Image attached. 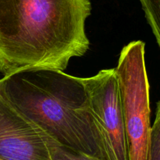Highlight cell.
I'll return each mask as SVG.
<instances>
[{
  "mask_svg": "<svg viewBox=\"0 0 160 160\" xmlns=\"http://www.w3.org/2000/svg\"><path fill=\"white\" fill-rule=\"evenodd\" d=\"M89 0H0V73L64 71L88 51Z\"/></svg>",
  "mask_w": 160,
  "mask_h": 160,
  "instance_id": "obj_1",
  "label": "cell"
},
{
  "mask_svg": "<svg viewBox=\"0 0 160 160\" xmlns=\"http://www.w3.org/2000/svg\"><path fill=\"white\" fill-rule=\"evenodd\" d=\"M0 93L56 142L108 160L82 78L59 70L22 72L0 79Z\"/></svg>",
  "mask_w": 160,
  "mask_h": 160,
  "instance_id": "obj_2",
  "label": "cell"
},
{
  "mask_svg": "<svg viewBox=\"0 0 160 160\" xmlns=\"http://www.w3.org/2000/svg\"><path fill=\"white\" fill-rule=\"evenodd\" d=\"M115 72L120 91L129 160H149V82L145 44L133 41L122 48Z\"/></svg>",
  "mask_w": 160,
  "mask_h": 160,
  "instance_id": "obj_3",
  "label": "cell"
},
{
  "mask_svg": "<svg viewBox=\"0 0 160 160\" xmlns=\"http://www.w3.org/2000/svg\"><path fill=\"white\" fill-rule=\"evenodd\" d=\"M82 82L108 160H129L115 69H104L94 76L82 78Z\"/></svg>",
  "mask_w": 160,
  "mask_h": 160,
  "instance_id": "obj_4",
  "label": "cell"
},
{
  "mask_svg": "<svg viewBox=\"0 0 160 160\" xmlns=\"http://www.w3.org/2000/svg\"><path fill=\"white\" fill-rule=\"evenodd\" d=\"M48 138L0 93V159L51 160Z\"/></svg>",
  "mask_w": 160,
  "mask_h": 160,
  "instance_id": "obj_5",
  "label": "cell"
},
{
  "mask_svg": "<svg viewBox=\"0 0 160 160\" xmlns=\"http://www.w3.org/2000/svg\"><path fill=\"white\" fill-rule=\"evenodd\" d=\"M51 160H102L95 156L63 146L50 138H48Z\"/></svg>",
  "mask_w": 160,
  "mask_h": 160,
  "instance_id": "obj_6",
  "label": "cell"
},
{
  "mask_svg": "<svg viewBox=\"0 0 160 160\" xmlns=\"http://www.w3.org/2000/svg\"><path fill=\"white\" fill-rule=\"evenodd\" d=\"M160 48V0H139Z\"/></svg>",
  "mask_w": 160,
  "mask_h": 160,
  "instance_id": "obj_7",
  "label": "cell"
},
{
  "mask_svg": "<svg viewBox=\"0 0 160 160\" xmlns=\"http://www.w3.org/2000/svg\"><path fill=\"white\" fill-rule=\"evenodd\" d=\"M149 160H160V101L157 102L156 119L150 130Z\"/></svg>",
  "mask_w": 160,
  "mask_h": 160,
  "instance_id": "obj_8",
  "label": "cell"
},
{
  "mask_svg": "<svg viewBox=\"0 0 160 160\" xmlns=\"http://www.w3.org/2000/svg\"><path fill=\"white\" fill-rule=\"evenodd\" d=\"M0 160H1V159H0Z\"/></svg>",
  "mask_w": 160,
  "mask_h": 160,
  "instance_id": "obj_9",
  "label": "cell"
}]
</instances>
